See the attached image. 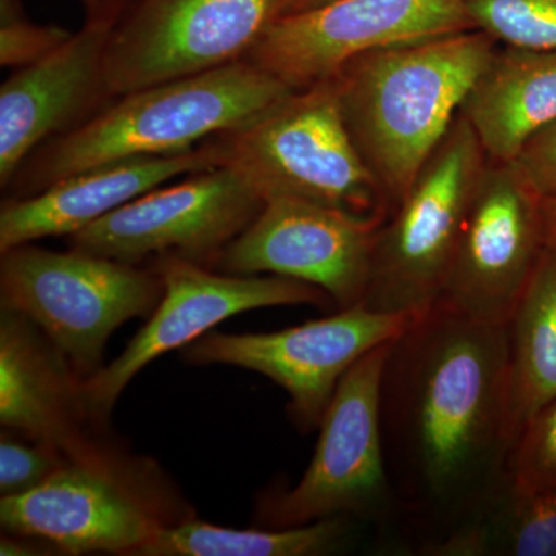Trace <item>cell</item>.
Here are the masks:
<instances>
[{"label": "cell", "mask_w": 556, "mask_h": 556, "mask_svg": "<svg viewBox=\"0 0 556 556\" xmlns=\"http://www.w3.org/2000/svg\"><path fill=\"white\" fill-rule=\"evenodd\" d=\"M382 223L311 201L268 200L215 265L239 276L305 281L327 292L338 309L353 308L367 292Z\"/></svg>", "instance_id": "9a60e30c"}, {"label": "cell", "mask_w": 556, "mask_h": 556, "mask_svg": "<svg viewBox=\"0 0 556 556\" xmlns=\"http://www.w3.org/2000/svg\"><path fill=\"white\" fill-rule=\"evenodd\" d=\"M292 91L244 60L123 94L36 153L22 197L115 161L189 152L247 126Z\"/></svg>", "instance_id": "3957f363"}, {"label": "cell", "mask_w": 556, "mask_h": 556, "mask_svg": "<svg viewBox=\"0 0 556 556\" xmlns=\"http://www.w3.org/2000/svg\"><path fill=\"white\" fill-rule=\"evenodd\" d=\"M163 292L155 268L76 249L21 244L3 251L0 262L2 308L30 318L83 380L104 367L110 336L152 316Z\"/></svg>", "instance_id": "5b68a950"}, {"label": "cell", "mask_w": 556, "mask_h": 556, "mask_svg": "<svg viewBox=\"0 0 556 556\" xmlns=\"http://www.w3.org/2000/svg\"><path fill=\"white\" fill-rule=\"evenodd\" d=\"M89 10V17H116L129 0H83Z\"/></svg>", "instance_id": "83f0119b"}, {"label": "cell", "mask_w": 556, "mask_h": 556, "mask_svg": "<svg viewBox=\"0 0 556 556\" xmlns=\"http://www.w3.org/2000/svg\"><path fill=\"white\" fill-rule=\"evenodd\" d=\"M459 113L486 159L517 160L527 142L556 121V50L496 49Z\"/></svg>", "instance_id": "d6986e66"}, {"label": "cell", "mask_w": 556, "mask_h": 556, "mask_svg": "<svg viewBox=\"0 0 556 556\" xmlns=\"http://www.w3.org/2000/svg\"><path fill=\"white\" fill-rule=\"evenodd\" d=\"M61 450L3 430L0 439V495L16 496L42 485L67 466Z\"/></svg>", "instance_id": "d4e9b609"}, {"label": "cell", "mask_w": 556, "mask_h": 556, "mask_svg": "<svg viewBox=\"0 0 556 556\" xmlns=\"http://www.w3.org/2000/svg\"><path fill=\"white\" fill-rule=\"evenodd\" d=\"M508 431L511 447L526 424L556 399V247L548 243L507 324Z\"/></svg>", "instance_id": "ffe728a7"}, {"label": "cell", "mask_w": 556, "mask_h": 556, "mask_svg": "<svg viewBox=\"0 0 556 556\" xmlns=\"http://www.w3.org/2000/svg\"><path fill=\"white\" fill-rule=\"evenodd\" d=\"M115 17H89L67 42L27 67L0 89V182L9 186L22 164L47 139L89 118L105 87V49Z\"/></svg>", "instance_id": "e0dca14e"}, {"label": "cell", "mask_w": 556, "mask_h": 556, "mask_svg": "<svg viewBox=\"0 0 556 556\" xmlns=\"http://www.w3.org/2000/svg\"><path fill=\"white\" fill-rule=\"evenodd\" d=\"M225 161L266 201L298 199L386 222L390 204L346 129L334 83L295 90L217 138Z\"/></svg>", "instance_id": "277c9868"}, {"label": "cell", "mask_w": 556, "mask_h": 556, "mask_svg": "<svg viewBox=\"0 0 556 556\" xmlns=\"http://www.w3.org/2000/svg\"><path fill=\"white\" fill-rule=\"evenodd\" d=\"M328 2H332V0H285L281 16L317 9V7L325 5Z\"/></svg>", "instance_id": "f546056e"}, {"label": "cell", "mask_w": 556, "mask_h": 556, "mask_svg": "<svg viewBox=\"0 0 556 556\" xmlns=\"http://www.w3.org/2000/svg\"><path fill=\"white\" fill-rule=\"evenodd\" d=\"M415 317L356 305L299 327L260 334L211 331L182 348L189 365H230L283 388L288 415L302 433L320 427L343 376L365 354L396 339Z\"/></svg>", "instance_id": "30bf717a"}, {"label": "cell", "mask_w": 556, "mask_h": 556, "mask_svg": "<svg viewBox=\"0 0 556 556\" xmlns=\"http://www.w3.org/2000/svg\"><path fill=\"white\" fill-rule=\"evenodd\" d=\"M0 424L3 430L61 450L76 463L112 466L134 457L90 433V427L102 424L87 407L83 379L30 318L3 308Z\"/></svg>", "instance_id": "2e32d148"}, {"label": "cell", "mask_w": 556, "mask_h": 556, "mask_svg": "<svg viewBox=\"0 0 556 556\" xmlns=\"http://www.w3.org/2000/svg\"><path fill=\"white\" fill-rule=\"evenodd\" d=\"M383 456L397 507L433 543L506 492L508 329L434 305L390 343L380 382Z\"/></svg>", "instance_id": "6da1fadb"}, {"label": "cell", "mask_w": 556, "mask_h": 556, "mask_svg": "<svg viewBox=\"0 0 556 556\" xmlns=\"http://www.w3.org/2000/svg\"><path fill=\"white\" fill-rule=\"evenodd\" d=\"M223 161L215 138L189 152L104 164L33 195L5 201L0 211V252L47 237H72L169 179L212 169Z\"/></svg>", "instance_id": "ac0fdd59"}, {"label": "cell", "mask_w": 556, "mask_h": 556, "mask_svg": "<svg viewBox=\"0 0 556 556\" xmlns=\"http://www.w3.org/2000/svg\"><path fill=\"white\" fill-rule=\"evenodd\" d=\"M495 554L556 556V486L506 492L489 515Z\"/></svg>", "instance_id": "7402d4cb"}, {"label": "cell", "mask_w": 556, "mask_h": 556, "mask_svg": "<svg viewBox=\"0 0 556 556\" xmlns=\"http://www.w3.org/2000/svg\"><path fill=\"white\" fill-rule=\"evenodd\" d=\"M73 33L54 25H38L22 20L14 0H2V28H0V64L3 67H27L49 56Z\"/></svg>", "instance_id": "484cf974"}, {"label": "cell", "mask_w": 556, "mask_h": 556, "mask_svg": "<svg viewBox=\"0 0 556 556\" xmlns=\"http://www.w3.org/2000/svg\"><path fill=\"white\" fill-rule=\"evenodd\" d=\"M391 342L369 351L340 380L302 479L263 501L260 517L269 527L342 515L379 519L397 507L380 430V382Z\"/></svg>", "instance_id": "9c48e42d"}, {"label": "cell", "mask_w": 556, "mask_h": 556, "mask_svg": "<svg viewBox=\"0 0 556 556\" xmlns=\"http://www.w3.org/2000/svg\"><path fill=\"white\" fill-rule=\"evenodd\" d=\"M507 479L517 492L556 486V399L518 434L508 456Z\"/></svg>", "instance_id": "cb8c5ba5"}, {"label": "cell", "mask_w": 556, "mask_h": 556, "mask_svg": "<svg viewBox=\"0 0 556 556\" xmlns=\"http://www.w3.org/2000/svg\"><path fill=\"white\" fill-rule=\"evenodd\" d=\"M496 49L484 31H460L372 51L331 79L346 129L391 212L452 129Z\"/></svg>", "instance_id": "7a4b0ae2"}, {"label": "cell", "mask_w": 556, "mask_h": 556, "mask_svg": "<svg viewBox=\"0 0 556 556\" xmlns=\"http://www.w3.org/2000/svg\"><path fill=\"white\" fill-rule=\"evenodd\" d=\"M468 30L466 0H332L278 17L247 61L305 90L372 51Z\"/></svg>", "instance_id": "4fadbf2b"}, {"label": "cell", "mask_w": 556, "mask_h": 556, "mask_svg": "<svg viewBox=\"0 0 556 556\" xmlns=\"http://www.w3.org/2000/svg\"><path fill=\"white\" fill-rule=\"evenodd\" d=\"M546 244L543 199L514 161H486L437 305L508 324Z\"/></svg>", "instance_id": "7c38bea8"}, {"label": "cell", "mask_w": 556, "mask_h": 556, "mask_svg": "<svg viewBox=\"0 0 556 556\" xmlns=\"http://www.w3.org/2000/svg\"><path fill=\"white\" fill-rule=\"evenodd\" d=\"M263 206L244 175L223 163L149 190L70 239L76 251L134 265L152 255L215 265Z\"/></svg>", "instance_id": "8fae6325"}, {"label": "cell", "mask_w": 556, "mask_h": 556, "mask_svg": "<svg viewBox=\"0 0 556 556\" xmlns=\"http://www.w3.org/2000/svg\"><path fill=\"white\" fill-rule=\"evenodd\" d=\"M167 489L141 457L118 466L70 460L30 492L3 496L0 525L65 555L135 556L164 526L192 517Z\"/></svg>", "instance_id": "52a82bcc"}, {"label": "cell", "mask_w": 556, "mask_h": 556, "mask_svg": "<svg viewBox=\"0 0 556 556\" xmlns=\"http://www.w3.org/2000/svg\"><path fill=\"white\" fill-rule=\"evenodd\" d=\"M514 163L541 199H556V121L530 139Z\"/></svg>", "instance_id": "4316f807"}, {"label": "cell", "mask_w": 556, "mask_h": 556, "mask_svg": "<svg viewBox=\"0 0 556 556\" xmlns=\"http://www.w3.org/2000/svg\"><path fill=\"white\" fill-rule=\"evenodd\" d=\"M543 214L547 241L556 247V199H543Z\"/></svg>", "instance_id": "f1b7e54d"}, {"label": "cell", "mask_w": 556, "mask_h": 556, "mask_svg": "<svg viewBox=\"0 0 556 556\" xmlns=\"http://www.w3.org/2000/svg\"><path fill=\"white\" fill-rule=\"evenodd\" d=\"M353 517L270 529H230L190 517L164 526L135 556H324L353 538Z\"/></svg>", "instance_id": "44dd1931"}, {"label": "cell", "mask_w": 556, "mask_h": 556, "mask_svg": "<svg viewBox=\"0 0 556 556\" xmlns=\"http://www.w3.org/2000/svg\"><path fill=\"white\" fill-rule=\"evenodd\" d=\"M285 0H129L105 49L110 100L244 61Z\"/></svg>", "instance_id": "ba28073f"}, {"label": "cell", "mask_w": 556, "mask_h": 556, "mask_svg": "<svg viewBox=\"0 0 556 556\" xmlns=\"http://www.w3.org/2000/svg\"><path fill=\"white\" fill-rule=\"evenodd\" d=\"M486 155L463 115L376 233L361 305L419 317L438 303Z\"/></svg>", "instance_id": "8992f818"}, {"label": "cell", "mask_w": 556, "mask_h": 556, "mask_svg": "<svg viewBox=\"0 0 556 556\" xmlns=\"http://www.w3.org/2000/svg\"><path fill=\"white\" fill-rule=\"evenodd\" d=\"M475 30L496 42L529 50H556V0H466Z\"/></svg>", "instance_id": "603a6c76"}, {"label": "cell", "mask_w": 556, "mask_h": 556, "mask_svg": "<svg viewBox=\"0 0 556 556\" xmlns=\"http://www.w3.org/2000/svg\"><path fill=\"white\" fill-rule=\"evenodd\" d=\"M153 268L163 280L159 306L119 357L83 380L84 399L98 422L105 420L116 402L150 362L182 350L233 316L270 306L334 305L327 292L305 281L280 276L217 274L200 263L174 257L156 258Z\"/></svg>", "instance_id": "5bb4252c"}]
</instances>
